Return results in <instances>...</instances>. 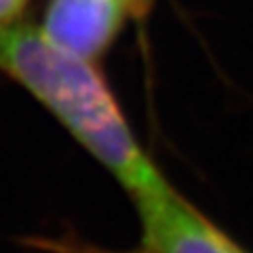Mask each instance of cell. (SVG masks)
I'll list each match as a JSON object with an SVG mask.
<instances>
[{"instance_id": "6da1fadb", "label": "cell", "mask_w": 253, "mask_h": 253, "mask_svg": "<svg viewBox=\"0 0 253 253\" xmlns=\"http://www.w3.org/2000/svg\"><path fill=\"white\" fill-rule=\"evenodd\" d=\"M0 70L42 101L133 196L165 181L93 61L55 46L38 28L6 23L0 26Z\"/></svg>"}, {"instance_id": "7a4b0ae2", "label": "cell", "mask_w": 253, "mask_h": 253, "mask_svg": "<svg viewBox=\"0 0 253 253\" xmlns=\"http://www.w3.org/2000/svg\"><path fill=\"white\" fill-rule=\"evenodd\" d=\"M135 199L144 226L139 253H247L173 192L167 181Z\"/></svg>"}, {"instance_id": "3957f363", "label": "cell", "mask_w": 253, "mask_h": 253, "mask_svg": "<svg viewBox=\"0 0 253 253\" xmlns=\"http://www.w3.org/2000/svg\"><path fill=\"white\" fill-rule=\"evenodd\" d=\"M126 15L123 0H51L42 34L59 49L95 61L114 42Z\"/></svg>"}, {"instance_id": "277c9868", "label": "cell", "mask_w": 253, "mask_h": 253, "mask_svg": "<svg viewBox=\"0 0 253 253\" xmlns=\"http://www.w3.org/2000/svg\"><path fill=\"white\" fill-rule=\"evenodd\" d=\"M26 0H0V26L13 23V19L21 13Z\"/></svg>"}, {"instance_id": "5b68a950", "label": "cell", "mask_w": 253, "mask_h": 253, "mask_svg": "<svg viewBox=\"0 0 253 253\" xmlns=\"http://www.w3.org/2000/svg\"><path fill=\"white\" fill-rule=\"evenodd\" d=\"M126 4V9H129L131 15H141L150 9V4H152V0H123Z\"/></svg>"}]
</instances>
